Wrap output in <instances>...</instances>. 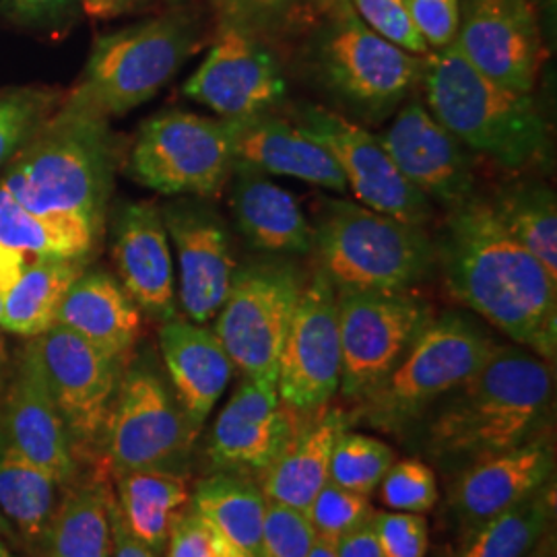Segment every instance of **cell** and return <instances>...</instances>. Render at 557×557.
Here are the masks:
<instances>
[{
	"mask_svg": "<svg viewBox=\"0 0 557 557\" xmlns=\"http://www.w3.org/2000/svg\"><path fill=\"white\" fill-rule=\"evenodd\" d=\"M446 289L512 343L545 361L557 354V278L475 195L448 211L434 239Z\"/></svg>",
	"mask_w": 557,
	"mask_h": 557,
	"instance_id": "obj_1",
	"label": "cell"
},
{
	"mask_svg": "<svg viewBox=\"0 0 557 557\" xmlns=\"http://www.w3.org/2000/svg\"><path fill=\"white\" fill-rule=\"evenodd\" d=\"M552 407L549 361L520 345L499 343L471 379L419 421L421 448L460 471L547 434Z\"/></svg>",
	"mask_w": 557,
	"mask_h": 557,
	"instance_id": "obj_2",
	"label": "cell"
},
{
	"mask_svg": "<svg viewBox=\"0 0 557 557\" xmlns=\"http://www.w3.org/2000/svg\"><path fill=\"white\" fill-rule=\"evenodd\" d=\"M119 158L110 120L60 108L7 163L0 186L32 213L75 218L101 238Z\"/></svg>",
	"mask_w": 557,
	"mask_h": 557,
	"instance_id": "obj_3",
	"label": "cell"
},
{
	"mask_svg": "<svg viewBox=\"0 0 557 557\" xmlns=\"http://www.w3.org/2000/svg\"><path fill=\"white\" fill-rule=\"evenodd\" d=\"M425 106L469 151L506 170L547 156L549 126L537 101L479 73L455 44L423 57Z\"/></svg>",
	"mask_w": 557,
	"mask_h": 557,
	"instance_id": "obj_4",
	"label": "cell"
},
{
	"mask_svg": "<svg viewBox=\"0 0 557 557\" xmlns=\"http://www.w3.org/2000/svg\"><path fill=\"white\" fill-rule=\"evenodd\" d=\"M199 48V23L186 11L101 36L60 108L101 120L124 116L156 98Z\"/></svg>",
	"mask_w": 557,
	"mask_h": 557,
	"instance_id": "obj_5",
	"label": "cell"
},
{
	"mask_svg": "<svg viewBox=\"0 0 557 557\" xmlns=\"http://www.w3.org/2000/svg\"><path fill=\"white\" fill-rule=\"evenodd\" d=\"M319 267L337 289L407 292L432 275L434 239L351 200L324 199L312 225Z\"/></svg>",
	"mask_w": 557,
	"mask_h": 557,
	"instance_id": "obj_6",
	"label": "cell"
},
{
	"mask_svg": "<svg viewBox=\"0 0 557 557\" xmlns=\"http://www.w3.org/2000/svg\"><path fill=\"white\" fill-rule=\"evenodd\" d=\"M306 38V66L345 116L382 122L421 83L423 59L370 29L351 0L324 15Z\"/></svg>",
	"mask_w": 557,
	"mask_h": 557,
	"instance_id": "obj_7",
	"label": "cell"
},
{
	"mask_svg": "<svg viewBox=\"0 0 557 557\" xmlns=\"http://www.w3.org/2000/svg\"><path fill=\"white\" fill-rule=\"evenodd\" d=\"M498 345L465 312L434 317L379 388L356 403L351 423L395 436L409 434L434 405L471 379Z\"/></svg>",
	"mask_w": 557,
	"mask_h": 557,
	"instance_id": "obj_8",
	"label": "cell"
},
{
	"mask_svg": "<svg viewBox=\"0 0 557 557\" xmlns=\"http://www.w3.org/2000/svg\"><path fill=\"white\" fill-rule=\"evenodd\" d=\"M306 281L296 260L277 255L236 269L213 333L244 376L277 382L278 356Z\"/></svg>",
	"mask_w": 557,
	"mask_h": 557,
	"instance_id": "obj_9",
	"label": "cell"
},
{
	"mask_svg": "<svg viewBox=\"0 0 557 557\" xmlns=\"http://www.w3.org/2000/svg\"><path fill=\"white\" fill-rule=\"evenodd\" d=\"M234 168L230 120L168 110L140 126L126 174L160 195L211 199L225 188Z\"/></svg>",
	"mask_w": 557,
	"mask_h": 557,
	"instance_id": "obj_10",
	"label": "cell"
},
{
	"mask_svg": "<svg viewBox=\"0 0 557 557\" xmlns=\"http://www.w3.org/2000/svg\"><path fill=\"white\" fill-rule=\"evenodd\" d=\"M197 436L156 358L140 354L126 361L101 444L112 471L180 473Z\"/></svg>",
	"mask_w": 557,
	"mask_h": 557,
	"instance_id": "obj_11",
	"label": "cell"
},
{
	"mask_svg": "<svg viewBox=\"0 0 557 557\" xmlns=\"http://www.w3.org/2000/svg\"><path fill=\"white\" fill-rule=\"evenodd\" d=\"M341 382L345 400L359 403L397 368L434 319L425 299L407 292L337 289Z\"/></svg>",
	"mask_w": 557,
	"mask_h": 557,
	"instance_id": "obj_12",
	"label": "cell"
},
{
	"mask_svg": "<svg viewBox=\"0 0 557 557\" xmlns=\"http://www.w3.org/2000/svg\"><path fill=\"white\" fill-rule=\"evenodd\" d=\"M304 133L333 156L356 199L395 220L425 227L434 202L400 174L382 140L337 110L319 103H298L289 110Z\"/></svg>",
	"mask_w": 557,
	"mask_h": 557,
	"instance_id": "obj_13",
	"label": "cell"
},
{
	"mask_svg": "<svg viewBox=\"0 0 557 557\" xmlns=\"http://www.w3.org/2000/svg\"><path fill=\"white\" fill-rule=\"evenodd\" d=\"M32 343L81 462L83 457L96 455L103 444L126 361L103 354L60 324L32 338Z\"/></svg>",
	"mask_w": 557,
	"mask_h": 557,
	"instance_id": "obj_14",
	"label": "cell"
},
{
	"mask_svg": "<svg viewBox=\"0 0 557 557\" xmlns=\"http://www.w3.org/2000/svg\"><path fill=\"white\" fill-rule=\"evenodd\" d=\"M338 382L337 287L317 267L306 281L278 356V398L299 418L314 416L337 395Z\"/></svg>",
	"mask_w": 557,
	"mask_h": 557,
	"instance_id": "obj_15",
	"label": "cell"
},
{
	"mask_svg": "<svg viewBox=\"0 0 557 557\" xmlns=\"http://www.w3.org/2000/svg\"><path fill=\"white\" fill-rule=\"evenodd\" d=\"M178 259V301L190 322L215 319L232 289L238 262L220 213L205 199L178 197L160 209Z\"/></svg>",
	"mask_w": 557,
	"mask_h": 557,
	"instance_id": "obj_16",
	"label": "cell"
},
{
	"mask_svg": "<svg viewBox=\"0 0 557 557\" xmlns=\"http://www.w3.org/2000/svg\"><path fill=\"white\" fill-rule=\"evenodd\" d=\"M298 423L278 398L277 382L244 376L211 428L209 462L218 473L262 475L296 438Z\"/></svg>",
	"mask_w": 557,
	"mask_h": 557,
	"instance_id": "obj_17",
	"label": "cell"
},
{
	"mask_svg": "<svg viewBox=\"0 0 557 557\" xmlns=\"http://www.w3.org/2000/svg\"><path fill=\"white\" fill-rule=\"evenodd\" d=\"M455 46L479 73L531 94L543 44L531 0H462Z\"/></svg>",
	"mask_w": 557,
	"mask_h": 557,
	"instance_id": "obj_18",
	"label": "cell"
},
{
	"mask_svg": "<svg viewBox=\"0 0 557 557\" xmlns=\"http://www.w3.org/2000/svg\"><path fill=\"white\" fill-rule=\"evenodd\" d=\"M287 94V81L275 48L234 29L220 36L184 96L211 108L220 119H244L273 110Z\"/></svg>",
	"mask_w": 557,
	"mask_h": 557,
	"instance_id": "obj_19",
	"label": "cell"
},
{
	"mask_svg": "<svg viewBox=\"0 0 557 557\" xmlns=\"http://www.w3.org/2000/svg\"><path fill=\"white\" fill-rule=\"evenodd\" d=\"M400 174L448 211L473 199L475 168L469 149L423 101H407L379 137Z\"/></svg>",
	"mask_w": 557,
	"mask_h": 557,
	"instance_id": "obj_20",
	"label": "cell"
},
{
	"mask_svg": "<svg viewBox=\"0 0 557 557\" xmlns=\"http://www.w3.org/2000/svg\"><path fill=\"white\" fill-rule=\"evenodd\" d=\"M556 479V450L547 434L481 458L458 471L446 510L462 539L512 510Z\"/></svg>",
	"mask_w": 557,
	"mask_h": 557,
	"instance_id": "obj_21",
	"label": "cell"
},
{
	"mask_svg": "<svg viewBox=\"0 0 557 557\" xmlns=\"http://www.w3.org/2000/svg\"><path fill=\"white\" fill-rule=\"evenodd\" d=\"M0 430L23 457L64 490L81 475L69 430L48 391L32 338L23 345L0 407Z\"/></svg>",
	"mask_w": 557,
	"mask_h": 557,
	"instance_id": "obj_22",
	"label": "cell"
},
{
	"mask_svg": "<svg viewBox=\"0 0 557 557\" xmlns=\"http://www.w3.org/2000/svg\"><path fill=\"white\" fill-rule=\"evenodd\" d=\"M112 259L126 294L149 319H178V292L170 238L160 207L128 200L112 215Z\"/></svg>",
	"mask_w": 557,
	"mask_h": 557,
	"instance_id": "obj_23",
	"label": "cell"
},
{
	"mask_svg": "<svg viewBox=\"0 0 557 557\" xmlns=\"http://www.w3.org/2000/svg\"><path fill=\"white\" fill-rule=\"evenodd\" d=\"M227 120L238 165L347 193L337 161L294 120L283 119L273 110Z\"/></svg>",
	"mask_w": 557,
	"mask_h": 557,
	"instance_id": "obj_24",
	"label": "cell"
},
{
	"mask_svg": "<svg viewBox=\"0 0 557 557\" xmlns=\"http://www.w3.org/2000/svg\"><path fill=\"white\" fill-rule=\"evenodd\" d=\"M161 358L190 428L199 434L234 376V361L220 337L190 320L161 322Z\"/></svg>",
	"mask_w": 557,
	"mask_h": 557,
	"instance_id": "obj_25",
	"label": "cell"
},
{
	"mask_svg": "<svg viewBox=\"0 0 557 557\" xmlns=\"http://www.w3.org/2000/svg\"><path fill=\"white\" fill-rule=\"evenodd\" d=\"M225 186L236 227L252 248L277 257L312 252V225L289 190L238 163Z\"/></svg>",
	"mask_w": 557,
	"mask_h": 557,
	"instance_id": "obj_26",
	"label": "cell"
},
{
	"mask_svg": "<svg viewBox=\"0 0 557 557\" xmlns=\"http://www.w3.org/2000/svg\"><path fill=\"white\" fill-rule=\"evenodd\" d=\"M137 304L119 278L103 269H85L60 304L57 324L89 341L103 354L128 361L143 329Z\"/></svg>",
	"mask_w": 557,
	"mask_h": 557,
	"instance_id": "obj_27",
	"label": "cell"
},
{
	"mask_svg": "<svg viewBox=\"0 0 557 557\" xmlns=\"http://www.w3.org/2000/svg\"><path fill=\"white\" fill-rule=\"evenodd\" d=\"M349 425L351 416L345 411H326L304 425L283 455L262 473L259 487L264 498L306 515L329 481L333 448Z\"/></svg>",
	"mask_w": 557,
	"mask_h": 557,
	"instance_id": "obj_28",
	"label": "cell"
},
{
	"mask_svg": "<svg viewBox=\"0 0 557 557\" xmlns=\"http://www.w3.org/2000/svg\"><path fill=\"white\" fill-rule=\"evenodd\" d=\"M112 502L101 473L66 485L41 543L46 557H112Z\"/></svg>",
	"mask_w": 557,
	"mask_h": 557,
	"instance_id": "obj_29",
	"label": "cell"
},
{
	"mask_svg": "<svg viewBox=\"0 0 557 557\" xmlns=\"http://www.w3.org/2000/svg\"><path fill=\"white\" fill-rule=\"evenodd\" d=\"M119 508L126 529L143 545L160 554L180 515L190 506V492L182 473L163 469L120 471Z\"/></svg>",
	"mask_w": 557,
	"mask_h": 557,
	"instance_id": "obj_30",
	"label": "cell"
},
{
	"mask_svg": "<svg viewBox=\"0 0 557 557\" xmlns=\"http://www.w3.org/2000/svg\"><path fill=\"white\" fill-rule=\"evenodd\" d=\"M85 259H36L25 264L20 278L9 289L0 329L20 337H40L57 324L60 304L75 278L89 267Z\"/></svg>",
	"mask_w": 557,
	"mask_h": 557,
	"instance_id": "obj_31",
	"label": "cell"
},
{
	"mask_svg": "<svg viewBox=\"0 0 557 557\" xmlns=\"http://www.w3.org/2000/svg\"><path fill=\"white\" fill-rule=\"evenodd\" d=\"M193 512L207 518L242 557H262L267 498L248 478L215 473L190 494Z\"/></svg>",
	"mask_w": 557,
	"mask_h": 557,
	"instance_id": "obj_32",
	"label": "cell"
},
{
	"mask_svg": "<svg viewBox=\"0 0 557 557\" xmlns=\"http://www.w3.org/2000/svg\"><path fill=\"white\" fill-rule=\"evenodd\" d=\"M60 492L59 483L23 457L0 430V512L13 533L41 547Z\"/></svg>",
	"mask_w": 557,
	"mask_h": 557,
	"instance_id": "obj_33",
	"label": "cell"
},
{
	"mask_svg": "<svg viewBox=\"0 0 557 557\" xmlns=\"http://www.w3.org/2000/svg\"><path fill=\"white\" fill-rule=\"evenodd\" d=\"M100 239L75 218L32 213L0 186V244L23 257L91 260Z\"/></svg>",
	"mask_w": 557,
	"mask_h": 557,
	"instance_id": "obj_34",
	"label": "cell"
},
{
	"mask_svg": "<svg viewBox=\"0 0 557 557\" xmlns=\"http://www.w3.org/2000/svg\"><path fill=\"white\" fill-rule=\"evenodd\" d=\"M496 220L557 278V200L541 180L508 182L485 199Z\"/></svg>",
	"mask_w": 557,
	"mask_h": 557,
	"instance_id": "obj_35",
	"label": "cell"
},
{
	"mask_svg": "<svg viewBox=\"0 0 557 557\" xmlns=\"http://www.w3.org/2000/svg\"><path fill=\"white\" fill-rule=\"evenodd\" d=\"M556 524V479L462 539L453 557H522Z\"/></svg>",
	"mask_w": 557,
	"mask_h": 557,
	"instance_id": "obj_36",
	"label": "cell"
},
{
	"mask_svg": "<svg viewBox=\"0 0 557 557\" xmlns=\"http://www.w3.org/2000/svg\"><path fill=\"white\" fill-rule=\"evenodd\" d=\"M220 29H234L275 48L308 36L324 17L317 0H209Z\"/></svg>",
	"mask_w": 557,
	"mask_h": 557,
	"instance_id": "obj_37",
	"label": "cell"
},
{
	"mask_svg": "<svg viewBox=\"0 0 557 557\" xmlns=\"http://www.w3.org/2000/svg\"><path fill=\"white\" fill-rule=\"evenodd\" d=\"M395 460L397 455L386 442L345 430L331 455L329 481L370 498Z\"/></svg>",
	"mask_w": 557,
	"mask_h": 557,
	"instance_id": "obj_38",
	"label": "cell"
},
{
	"mask_svg": "<svg viewBox=\"0 0 557 557\" xmlns=\"http://www.w3.org/2000/svg\"><path fill=\"white\" fill-rule=\"evenodd\" d=\"M372 515L374 508L368 496L349 492L333 481H326L322 485L306 512L317 537L333 545H337L338 539L368 524Z\"/></svg>",
	"mask_w": 557,
	"mask_h": 557,
	"instance_id": "obj_39",
	"label": "cell"
},
{
	"mask_svg": "<svg viewBox=\"0 0 557 557\" xmlns=\"http://www.w3.org/2000/svg\"><path fill=\"white\" fill-rule=\"evenodd\" d=\"M380 502L393 512L425 515L438 502L434 469L421 458L395 460L379 485Z\"/></svg>",
	"mask_w": 557,
	"mask_h": 557,
	"instance_id": "obj_40",
	"label": "cell"
},
{
	"mask_svg": "<svg viewBox=\"0 0 557 557\" xmlns=\"http://www.w3.org/2000/svg\"><path fill=\"white\" fill-rule=\"evenodd\" d=\"M54 96L40 89H15L0 96V168L20 153L50 116Z\"/></svg>",
	"mask_w": 557,
	"mask_h": 557,
	"instance_id": "obj_41",
	"label": "cell"
},
{
	"mask_svg": "<svg viewBox=\"0 0 557 557\" xmlns=\"http://www.w3.org/2000/svg\"><path fill=\"white\" fill-rule=\"evenodd\" d=\"M314 543L317 533L304 512L267 499L262 557H308Z\"/></svg>",
	"mask_w": 557,
	"mask_h": 557,
	"instance_id": "obj_42",
	"label": "cell"
},
{
	"mask_svg": "<svg viewBox=\"0 0 557 557\" xmlns=\"http://www.w3.org/2000/svg\"><path fill=\"white\" fill-rule=\"evenodd\" d=\"M351 4L359 20L384 40L416 57H425L430 52L428 44L419 36L413 21L407 13L405 0H351Z\"/></svg>",
	"mask_w": 557,
	"mask_h": 557,
	"instance_id": "obj_43",
	"label": "cell"
},
{
	"mask_svg": "<svg viewBox=\"0 0 557 557\" xmlns=\"http://www.w3.org/2000/svg\"><path fill=\"white\" fill-rule=\"evenodd\" d=\"M370 527L386 557H425L430 545V524L423 515L374 512Z\"/></svg>",
	"mask_w": 557,
	"mask_h": 557,
	"instance_id": "obj_44",
	"label": "cell"
},
{
	"mask_svg": "<svg viewBox=\"0 0 557 557\" xmlns=\"http://www.w3.org/2000/svg\"><path fill=\"white\" fill-rule=\"evenodd\" d=\"M168 557H242L220 531L190 508L180 515L168 537Z\"/></svg>",
	"mask_w": 557,
	"mask_h": 557,
	"instance_id": "obj_45",
	"label": "cell"
},
{
	"mask_svg": "<svg viewBox=\"0 0 557 557\" xmlns=\"http://www.w3.org/2000/svg\"><path fill=\"white\" fill-rule=\"evenodd\" d=\"M460 0H405L407 13L430 50L455 44L460 23Z\"/></svg>",
	"mask_w": 557,
	"mask_h": 557,
	"instance_id": "obj_46",
	"label": "cell"
},
{
	"mask_svg": "<svg viewBox=\"0 0 557 557\" xmlns=\"http://www.w3.org/2000/svg\"><path fill=\"white\" fill-rule=\"evenodd\" d=\"M110 520H112V557H160L153 549L143 545L139 539L133 537V533L126 529L116 498L112 502Z\"/></svg>",
	"mask_w": 557,
	"mask_h": 557,
	"instance_id": "obj_47",
	"label": "cell"
},
{
	"mask_svg": "<svg viewBox=\"0 0 557 557\" xmlns=\"http://www.w3.org/2000/svg\"><path fill=\"white\" fill-rule=\"evenodd\" d=\"M335 549H337V557H386L380 549L370 522L359 527L354 533L338 539Z\"/></svg>",
	"mask_w": 557,
	"mask_h": 557,
	"instance_id": "obj_48",
	"label": "cell"
},
{
	"mask_svg": "<svg viewBox=\"0 0 557 557\" xmlns=\"http://www.w3.org/2000/svg\"><path fill=\"white\" fill-rule=\"evenodd\" d=\"M25 264L27 262H25V257L21 252L0 244V310H2V304H4L9 289L20 278Z\"/></svg>",
	"mask_w": 557,
	"mask_h": 557,
	"instance_id": "obj_49",
	"label": "cell"
},
{
	"mask_svg": "<svg viewBox=\"0 0 557 557\" xmlns=\"http://www.w3.org/2000/svg\"><path fill=\"white\" fill-rule=\"evenodd\" d=\"M2 2L23 17H44L71 7L75 0H2Z\"/></svg>",
	"mask_w": 557,
	"mask_h": 557,
	"instance_id": "obj_50",
	"label": "cell"
},
{
	"mask_svg": "<svg viewBox=\"0 0 557 557\" xmlns=\"http://www.w3.org/2000/svg\"><path fill=\"white\" fill-rule=\"evenodd\" d=\"M139 0H81L85 13L94 20H114L131 9H135Z\"/></svg>",
	"mask_w": 557,
	"mask_h": 557,
	"instance_id": "obj_51",
	"label": "cell"
},
{
	"mask_svg": "<svg viewBox=\"0 0 557 557\" xmlns=\"http://www.w3.org/2000/svg\"><path fill=\"white\" fill-rule=\"evenodd\" d=\"M522 557H557L556 524H552Z\"/></svg>",
	"mask_w": 557,
	"mask_h": 557,
	"instance_id": "obj_52",
	"label": "cell"
},
{
	"mask_svg": "<svg viewBox=\"0 0 557 557\" xmlns=\"http://www.w3.org/2000/svg\"><path fill=\"white\" fill-rule=\"evenodd\" d=\"M308 557H337V549H335V545H333V543H329V541H322V539L317 537V543L312 545V549H310Z\"/></svg>",
	"mask_w": 557,
	"mask_h": 557,
	"instance_id": "obj_53",
	"label": "cell"
},
{
	"mask_svg": "<svg viewBox=\"0 0 557 557\" xmlns=\"http://www.w3.org/2000/svg\"><path fill=\"white\" fill-rule=\"evenodd\" d=\"M9 366V347H7V338L2 335V329H0V372Z\"/></svg>",
	"mask_w": 557,
	"mask_h": 557,
	"instance_id": "obj_54",
	"label": "cell"
},
{
	"mask_svg": "<svg viewBox=\"0 0 557 557\" xmlns=\"http://www.w3.org/2000/svg\"><path fill=\"white\" fill-rule=\"evenodd\" d=\"M317 2H319L322 15H329L331 11L337 9L338 4H343V2H347V0H317Z\"/></svg>",
	"mask_w": 557,
	"mask_h": 557,
	"instance_id": "obj_55",
	"label": "cell"
},
{
	"mask_svg": "<svg viewBox=\"0 0 557 557\" xmlns=\"http://www.w3.org/2000/svg\"><path fill=\"white\" fill-rule=\"evenodd\" d=\"M11 537H15V533H13L11 524L7 522V518L2 517V512H0V541H2V539Z\"/></svg>",
	"mask_w": 557,
	"mask_h": 557,
	"instance_id": "obj_56",
	"label": "cell"
},
{
	"mask_svg": "<svg viewBox=\"0 0 557 557\" xmlns=\"http://www.w3.org/2000/svg\"><path fill=\"white\" fill-rule=\"evenodd\" d=\"M0 557H17L13 552H9V547L0 541Z\"/></svg>",
	"mask_w": 557,
	"mask_h": 557,
	"instance_id": "obj_57",
	"label": "cell"
},
{
	"mask_svg": "<svg viewBox=\"0 0 557 557\" xmlns=\"http://www.w3.org/2000/svg\"><path fill=\"white\" fill-rule=\"evenodd\" d=\"M165 2H172V4H178V2H184V0H165Z\"/></svg>",
	"mask_w": 557,
	"mask_h": 557,
	"instance_id": "obj_58",
	"label": "cell"
}]
</instances>
